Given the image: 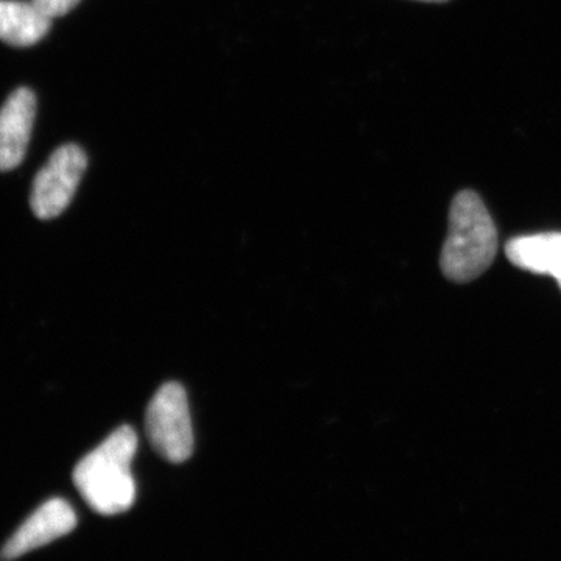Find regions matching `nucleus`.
I'll list each match as a JSON object with an SVG mask.
<instances>
[{
    "label": "nucleus",
    "mask_w": 561,
    "mask_h": 561,
    "mask_svg": "<svg viewBox=\"0 0 561 561\" xmlns=\"http://www.w3.org/2000/svg\"><path fill=\"white\" fill-rule=\"evenodd\" d=\"M138 451V435L121 426L94 451L84 456L73 470V483L92 511L117 515L135 504L136 482L131 461Z\"/></svg>",
    "instance_id": "f257e3e1"
},
{
    "label": "nucleus",
    "mask_w": 561,
    "mask_h": 561,
    "mask_svg": "<svg viewBox=\"0 0 561 561\" xmlns=\"http://www.w3.org/2000/svg\"><path fill=\"white\" fill-rule=\"evenodd\" d=\"M497 253L493 217L474 191H461L449 209V231L440 256L443 275L454 283L479 278Z\"/></svg>",
    "instance_id": "f03ea898"
},
{
    "label": "nucleus",
    "mask_w": 561,
    "mask_h": 561,
    "mask_svg": "<svg viewBox=\"0 0 561 561\" xmlns=\"http://www.w3.org/2000/svg\"><path fill=\"white\" fill-rule=\"evenodd\" d=\"M147 437L153 448L172 463L186 461L194 451V431L186 391L168 382L151 398L146 413Z\"/></svg>",
    "instance_id": "7ed1b4c3"
},
{
    "label": "nucleus",
    "mask_w": 561,
    "mask_h": 561,
    "mask_svg": "<svg viewBox=\"0 0 561 561\" xmlns=\"http://www.w3.org/2000/svg\"><path fill=\"white\" fill-rule=\"evenodd\" d=\"M87 168V154L76 144L55 150L33 180V214L41 220H50L65 213Z\"/></svg>",
    "instance_id": "20e7f679"
},
{
    "label": "nucleus",
    "mask_w": 561,
    "mask_h": 561,
    "mask_svg": "<svg viewBox=\"0 0 561 561\" xmlns=\"http://www.w3.org/2000/svg\"><path fill=\"white\" fill-rule=\"evenodd\" d=\"M77 515L68 501L55 497L44 502L16 534L5 542L0 552L2 560L20 559L24 553L43 548L76 529Z\"/></svg>",
    "instance_id": "39448f33"
},
{
    "label": "nucleus",
    "mask_w": 561,
    "mask_h": 561,
    "mask_svg": "<svg viewBox=\"0 0 561 561\" xmlns=\"http://www.w3.org/2000/svg\"><path fill=\"white\" fill-rule=\"evenodd\" d=\"M36 116L35 94L20 88L0 110V172L16 169L24 160Z\"/></svg>",
    "instance_id": "423d86ee"
},
{
    "label": "nucleus",
    "mask_w": 561,
    "mask_h": 561,
    "mask_svg": "<svg viewBox=\"0 0 561 561\" xmlns=\"http://www.w3.org/2000/svg\"><path fill=\"white\" fill-rule=\"evenodd\" d=\"M505 253L516 267L552 276L561 287V232L522 236L507 243Z\"/></svg>",
    "instance_id": "0eeeda50"
},
{
    "label": "nucleus",
    "mask_w": 561,
    "mask_h": 561,
    "mask_svg": "<svg viewBox=\"0 0 561 561\" xmlns=\"http://www.w3.org/2000/svg\"><path fill=\"white\" fill-rule=\"evenodd\" d=\"M51 20L32 2L0 0V39L10 46L28 47L50 31Z\"/></svg>",
    "instance_id": "6e6552de"
},
{
    "label": "nucleus",
    "mask_w": 561,
    "mask_h": 561,
    "mask_svg": "<svg viewBox=\"0 0 561 561\" xmlns=\"http://www.w3.org/2000/svg\"><path fill=\"white\" fill-rule=\"evenodd\" d=\"M32 2L35 3L47 18L55 20V18L65 16L70 10L76 9L80 0H32Z\"/></svg>",
    "instance_id": "1a4fd4ad"
},
{
    "label": "nucleus",
    "mask_w": 561,
    "mask_h": 561,
    "mask_svg": "<svg viewBox=\"0 0 561 561\" xmlns=\"http://www.w3.org/2000/svg\"><path fill=\"white\" fill-rule=\"evenodd\" d=\"M420 2L443 3L448 2V0H420Z\"/></svg>",
    "instance_id": "9d476101"
}]
</instances>
